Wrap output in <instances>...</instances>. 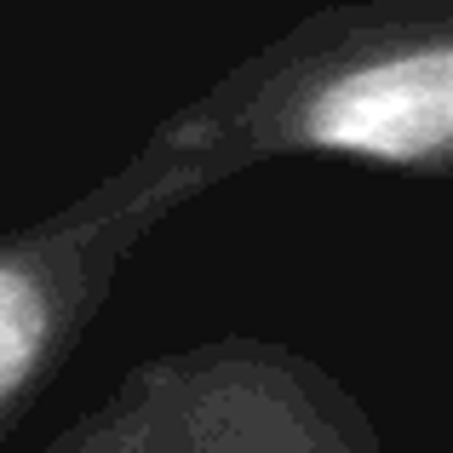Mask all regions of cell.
Returning <instances> with one entry per match:
<instances>
[{"mask_svg":"<svg viewBox=\"0 0 453 453\" xmlns=\"http://www.w3.org/2000/svg\"><path fill=\"white\" fill-rule=\"evenodd\" d=\"M453 58L442 46L333 81L310 110V138L327 150H362L385 161H431L448 144Z\"/></svg>","mask_w":453,"mask_h":453,"instance_id":"obj_1","label":"cell"},{"mask_svg":"<svg viewBox=\"0 0 453 453\" xmlns=\"http://www.w3.org/2000/svg\"><path fill=\"white\" fill-rule=\"evenodd\" d=\"M46 333V304L23 276L0 270V390H12L23 379V367L35 362Z\"/></svg>","mask_w":453,"mask_h":453,"instance_id":"obj_2","label":"cell"}]
</instances>
